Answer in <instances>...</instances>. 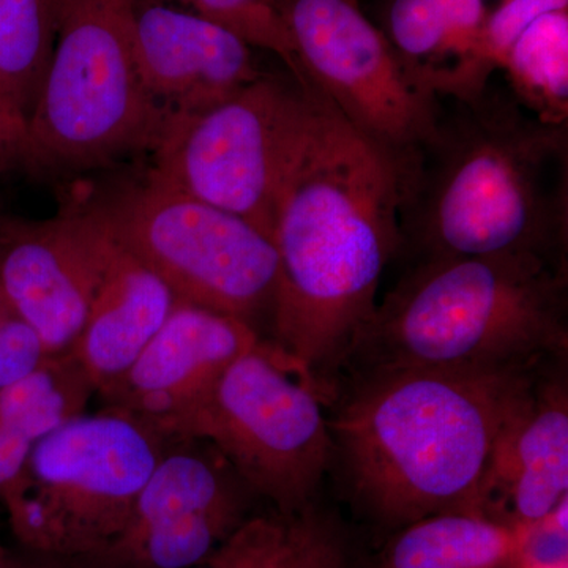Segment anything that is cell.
<instances>
[{
  "label": "cell",
  "instance_id": "cell-1",
  "mask_svg": "<svg viewBox=\"0 0 568 568\" xmlns=\"http://www.w3.org/2000/svg\"><path fill=\"white\" fill-rule=\"evenodd\" d=\"M306 88L304 122L276 200L272 339L306 379L346 362L403 250L413 175Z\"/></svg>",
  "mask_w": 568,
  "mask_h": 568
},
{
  "label": "cell",
  "instance_id": "cell-2",
  "mask_svg": "<svg viewBox=\"0 0 568 568\" xmlns=\"http://www.w3.org/2000/svg\"><path fill=\"white\" fill-rule=\"evenodd\" d=\"M536 386L532 368L364 372L334 420L351 495L394 528L485 511L493 455Z\"/></svg>",
  "mask_w": 568,
  "mask_h": 568
},
{
  "label": "cell",
  "instance_id": "cell-3",
  "mask_svg": "<svg viewBox=\"0 0 568 568\" xmlns=\"http://www.w3.org/2000/svg\"><path fill=\"white\" fill-rule=\"evenodd\" d=\"M443 118L402 209L426 257L534 254L566 267L568 126L485 89Z\"/></svg>",
  "mask_w": 568,
  "mask_h": 568
},
{
  "label": "cell",
  "instance_id": "cell-4",
  "mask_svg": "<svg viewBox=\"0 0 568 568\" xmlns=\"http://www.w3.org/2000/svg\"><path fill=\"white\" fill-rule=\"evenodd\" d=\"M566 268L534 254L426 257L376 304L347 358L364 372L536 368L567 351Z\"/></svg>",
  "mask_w": 568,
  "mask_h": 568
},
{
  "label": "cell",
  "instance_id": "cell-5",
  "mask_svg": "<svg viewBox=\"0 0 568 568\" xmlns=\"http://www.w3.org/2000/svg\"><path fill=\"white\" fill-rule=\"evenodd\" d=\"M138 0H61L21 166L70 181L151 152L163 123L136 61Z\"/></svg>",
  "mask_w": 568,
  "mask_h": 568
},
{
  "label": "cell",
  "instance_id": "cell-6",
  "mask_svg": "<svg viewBox=\"0 0 568 568\" xmlns=\"http://www.w3.org/2000/svg\"><path fill=\"white\" fill-rule=\"evenodd\" d=\"M171 437L151 418L108 406L44 436L0 499L18 547L65 559L102 547L125 525Z\"/></svg>",
  "mask_w": 568,
  "mask_h": 568
},
{
  "label": "cell",
  "instance_id": "cell-7",
  "mask_svg": "<svg viewBox=\"0 0 568 568\" xmlns=\"http://www.w3.org/2000/svg\"><path fill=\"white\" fill-rule=\"evenodd\" d=\"M115 244L133 254L183 304L252 324L271 315L278 256L252 223L204 203L159 178H140L104 192L84 190Z\"/></svg>",
  "mask_w": 568,
  "mask_h": 568
},
{
  "label": "cell",
  "instance_id": "cell-8",
  "mask_svg": "<svg viewBox=\"0 0 568 568\" xmlns=\"http://www.w3.org/2000/svg\"><path fill=\"white\" fill-rule=\"evenodd\" d=\"M166 433L211 444L246 488L282 517L312 507L334 459L320 388L263 338Z\"/></svg>",
  "mask_w": 568,
  "mask_h": 568
},
{
  "label": "cell",
  "instance_id": "cell-9",
  "mask_svg": "<svg viewBox=\"0 0 568 568\" xmlns=\"http://www.w3.org/2000/svg\"><path fill=\"white\" fill-rule=\"evenodd\" d=\"M306 85L416 179L439 140L436 93L418 84L358 0H278Z\"/></svg>",
  "mask_w": 568,
  "mask_h": 568
},
{
  "label": "cell",
  "instance_id": "cell-10",
  "mask_svg": "<svg viewBox=\"0 0 568 568\" xmlns=\"http://www.w3.org/2000/svg\"><path fill=\"white\" fill-rule=\"evenodd\" d=\"M305 106V85L265 73L212 110L170 123L149 168L272 239L276 200Z\"/></svg>",
  "mask_w": 568,
  "mask_h": 568
},
{
  "label": "cell",
  "instance_id": "cell-11",
  "mask_svg": "<svg viewBox=\"0 0 568 568\" xmlns=\"http://www.w3.org/2000/svg\"><path fill=\"white\" fill-rule=\"evenodd\" d=\"M256 496L203 439L171 437L123 528L80 568H193L250 519Z\"/></svg>",
  "mask_w": 568,
  "mask_h": 568
},
{
  "label": "cell",
  "instance_id": "cell-12",
  "mask_svg": "<svg viewBox=\"0 0 568 568\" xmlns=\"http://www.w3.org/2000/svg\"><path fill=\"white\" fill-rule=\"evenodd\" d=\"M112 248L81 185L51 219L0 216V293L39 334L48 355L73 346Z\"/></svg>",
  "mask_w": 568,
  "mask_h": 568
},
{
  "label": "cell",
  "instance_id": "cell-13",
  "mask_svg": "<svg viewBox=\"0 0 568 568\" xmlns=\"http://www.w3.org/2000/svg\"><path fill=\"white\" fill-rule=\"evenodd\" d=\"M260 339L257 328L239 317L175 302L133 364L97 396L103 406L151 418L166 432Z\"/></svg>",
  "mask_w": 568,
  "mask_h": 568
},
{
  "label": "cell",
  "instance_id": "cell-14",
  "mask_svg": "<svg viewBox=\"0 0 568 568\" xmlns=\"http://www.w3.org/2000/svg\"><path fill=\"white\" fill-rule=\"evenodd\" d=\"M253 50L193 11L138 2V70L163 130L212 110L264 77Z\"/></svg>",
  "mask_w": 568,
  "mask_h": 568
},
{
  "label": "cell",
  "instance_id": "cell-15",
  "mask_svg": "<svg viewBox=\"0 0 568 568\" xmlns=\"http://www.w3.org/2000/svg\"><path fill=\"white\" fill-rule=\"evenodd\" d=\"M567 489L566 384L536 383L497 443L485 485V511L499 497L508 521L532 534L567 503Z\"/></svg>",
  "mask_w": 568,
  "mask_h": 568
},
{
  "label": "cell",
  "instance_id": "cell-16",
  "mask_svg": "<svg viewBox=\"0 0 568 568\" xmlns=\"http://www.w3.org/2000/svg\"><path fill=\"white\" fill-rule=\"evenodd\" d=\"M175 302L170 287L151 268L114 242L88 317L69 351L97 392L133 364Z\"/></svg>",
  "mask_w": 568,
  "mask_h": 568
},
{
  "label": "cell",
  "instance_id": "cell-17",
  "mask_svg": "<svg viewBox=\"0 0 568 568\" xmlns=\"http://www.w3.org/2000/svg\"><path fill=\"white\" fill-rule=\"evenodd\" d=\"M375 568H504L525 558L530 532L484 511H448L398 528Z\"/></svg>",
  "mask_w": 568,
  "mask_h": 568
},
{
  "label": "cell",
  "instance_id": "cell-18",
  "mask_svg": "<svg viewBox=\"0 0 568 568\" xmlns=\"http://www.w3.org/2000/svg\"><path fill=\"white\" fill-rule=\"evenodd\" d=\"M59 11L61 0H0V122L22 141L50 69Z\"/></svg>",
  "mask_w": 568,
  "mask_h": 568
},
{
  "label": "cell",
  "instance_id": "cell-19",
  "mask_svg": "<svg viewBox=\"0 0 568 568\" xmlns=\"http://www.w3.org/2000/svg\"><path fill=\"white\" fill-rule=\"evenodd\" d=\"M511 93L538 119L567 123L568 13L541 14L511 44L503 63Z\"/></svg>",
  "mask_w": 568,
  "mask_h": 568
},
{
  "label": "cell",
  "instance_id": "cell-20",
  "mask_svg": "<svg viewBox=\"0 0 568 568\" xmlns=\"http://www.w3.org/2000/svg\"><path fill=\"white\" fill-rule=\"evenodd\" d=\"M387 31V40L410 77L437 97L443 95V61L454 54L440 0H392Z\"/></svg>",
  "mask_w": 568,
  "mask_h": 568
},
{
  "label": "cell",
  "instance_id": "cell-21",
  "mask_svg": "<svg viewBox=\"0 0 568 568\" xmlns=\"http://www.w3.org/2000/svg\"><path fill=\"white\" fill-rule=\"evenodd\" d=\"M193 13L223 26L254 50L274 52L291 77L306 85L286 24L272 0H178Z\"/></svg>",
  "mask_w": 568,
  "mask_h": 568
},
{
  "label": "cell",
  "instance_id": "cell-22",
  "mask_svg": "<svg viewBox=\"0 0 568 568\" xmlns=\"http://www.w3.org/2000/svg\"><path fill=\"white\" fill-rule=\"evenodd\" d=\"M567 7L568 0H504L485 21L466 67L459 100L474 99L488 88L493 71L503 69L508 50L530 22Z\"/></svg>",
  "mask_w": 568,
  "mask_h": 568
},
{
  "label": "cell",
  "instance_id": "cell-23",
  "mask_svg": "<svg viewBox=\"0 0 568 568\" xmlns=\"http://www.w3.org/2000/svg\"><path fill=\"white\" fill-rule=\"evenodd\" d=\"M287 521L276 514L246 519L211 558L193 568H278L290 545Z\"/></svg>",
  "mask_w": 568,
  "mask_h": 568
},
{
  "label": "cell",
  "instance_id": "cell-24",
  "mask_svg": "<svg viewBox=\"0 0 568 568\" xmlns=\"http://www.w3.org/2000/svg\"><path fill=\"white\" fill-rule=\"evenodd\" d=\"M278 568H346L338 534L312 507L291 517L290 547Z\"/></svg>",
  "mask_w": 568,
  "mask_h": 568
},
{
  "label": "cell",
  "instance_id": "cell-25",
  "mask_svg": "<svg viewBox=\"0 0 568 568\" xmlns=\"http://www.w3.org/2000/svg\"><path fill=\"white\" fill-rule=\"evenodd\" d=\"M47 357L39 334L0 293V388L31 375Z\"/></svg>",
  "mask_w": 568,
  "mask_h": 568
},
{
  "label": "cell",
  "instance_id": "cell-26",
  "mask_svg": "<svg viewBox=\"0 0 568 568\" xmlns=\"http://www.w3.org/2000/svg\"><path fill=\"white\" fill-rule=\"evenodd\" d=\"M440 6L446 14L452 54L455 58L446 95L457 100L462 95L463 78L470 54L488 18L487 7L485 0H440Z\"/></svg>",
  "mask_w": 568,
  "mask_h": 568
},
{
  "label": "cell",
  "instance_id": "cell-27",
  "mask_svg": "<svg viewBox=\"0 0 568 568\" xmlns=\"http://www.w3.org/2000/svg\"><path fill=\"white\" fill-rule=\"evenodd\" d=\"M6 568H80L70 559L61 556L48 555V552L32 551L18 547L10 549Z\"/></svg>",
  "mask_w": 568,
  "mask_h": 568
},
{
  "label": "cell",
  "instance_id": "cell-28",
  "mask_svg": "<svg viewBox=\"0 0 568 568\" xmlns=\"http://www.w3.org/2000/svg\"><path fill=\"white\" fill-rule=\"evenodd\" d=\"M22 140L0 122V174L14 166H21Z\"/></svg>",
  "mask_w": 568,
  "mask_h": 568
},
{
  "label": "cell",
  "instance_id": "cell-29",
  "mask_svg": "<svg viewBox=\"0 0 568 568\" xmlns=\"http://www.w3.org/2000/svg\"><path fill=\"white\" fill-rule=\"evenodd\" d=\"M2 510V507H0ZM10 548L6 547L2 540V517H0V568H6L7 559H9Z\"/></svg>",
  "mask_w": 568,
  "mask_h": 568
},
{
  "label": "cell",
  "instance_id": "cell-30",
  "mask_svg": "<svg viewBox=\"0 0 568 568\" xmlns=\"http://www.w3.org/2000/svg\"><path fill=\"white\" fill-rule=\"evenodd\" d=\"M530 568H566V564L558 562V564H534Z\"/></svg>",
  "mask_w": 568,
  "mask_h": 568
},
{
  "label": "cell",
  "instance_id": "cell-31",
  "mask_svg": "<svg viewBox=\"0 0 568 568\" xmlns=\"http://www.w3.org/2000/svg\"><path fill=\"white\" fill-rule=\"evenodd\" d=\"M278 2V0H272V3Z\"/></svg>",
  "mask_w": 568,
  "mask_h": 568
}]
</instances>
